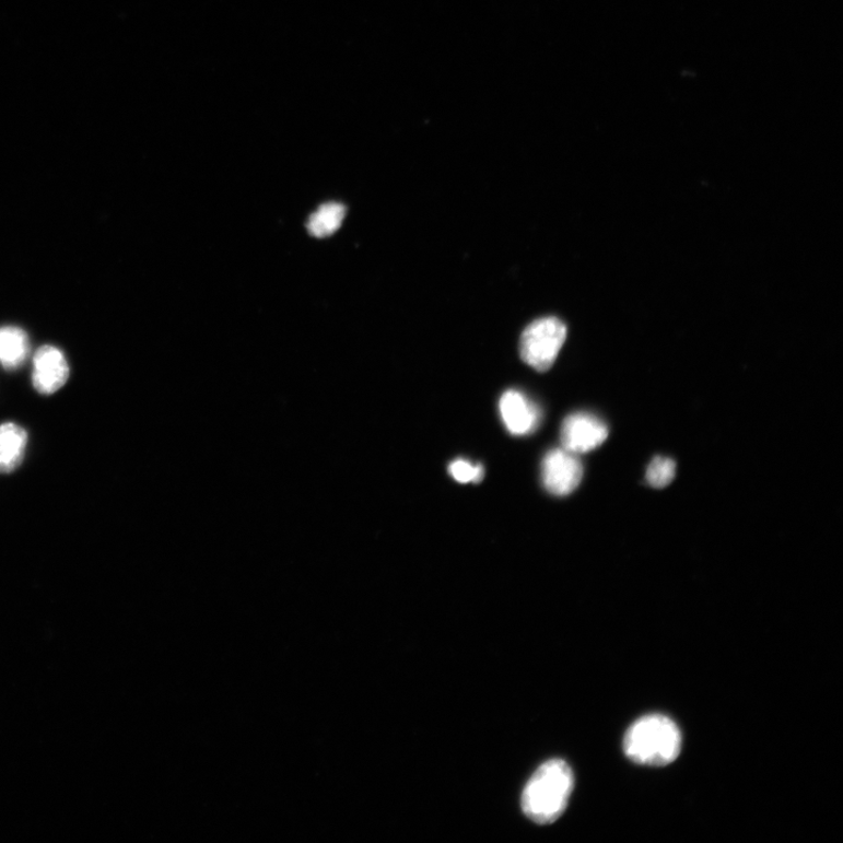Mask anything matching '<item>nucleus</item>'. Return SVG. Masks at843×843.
<instances>
[{
  "label": "nucleus",
  "mask_w": 843,
  "mask_h": 843,
  "mask_svg": "<svg viewBox=\"0 0 843 843\" xmlns=\"http://www.w3.org/2000/svg\"><path fill=\"white\" fill-rule=\"evenodd\" d=\"M584 476L577 455L565 449H555L542 461V483L551 494L564 497L581 485Z\"/></svg>",
  "instance_id": "4"
},
{
  "label": "nucleus",
  "mask_w": 843,
  "mask_h": 843,
  "mask_svg": "<svg viewBox=\"0 0 843 843\" xmlns=\"http://www.w3.org/2000/svg\"><path fill=\"white\" fill-rule=\"evenodd\" d=\"M573 787L574 775L569 764L561 759L549 760L526 784L523 812L539 824L552 823L565 812Z\"/></svg>",
  "instance_id": "1"
},
{
  "label": "nucleus",
  "mask_w": 843,
  "mask_h": 843,
  "mask_svg": "<svg viewBox=\"0 0 843 843\" xmlns=\"http://www.w3.org/2000/svg\"><path fill=\"white\" fill-rule=\"evenodd\" d=\"M70 375L69 361L58 347L42 346L33 356L32 385L40 395L56 394L68 384Z\"/></svg>",
  "instance_id": "5"
},
{
  "label": "nucleus",
  "mask_w": 843,
  "mask_h": 843,
  "mask_svg": "<svg viewBox=\"0 0 843 843\" xmlns=\"http://www.w3.org/2000/svg\"><path fill=\"white\" fill-rule=\"evenodd\" d=\"M31 354V342L20 327H0V366L8 372L22 368Z\"/></svg>",
  "instance_id": "9"
},
{
  "label": "nucleus",
  "mask_w": 843,
  "mask_h": 843,
  "mask_svg": "<svg viewBox=\"0 0 843 843\" xmlns=\"http://www.w3.org/2000/svg\"><path fill=\"white\" fill-rule=\"evenodd\" d=\"M502 419L512 435L534 433L541 421L540 409L517 390L506 391L500 401Z\"/></svg>",
  "instance_id": "7"
},
{
  "label": "nucleus",
  "mask_w": 843,
  "mask_h": 843,
  "mask_svg": "<svg viewBox=\"0 0 843 843\" xmlns=\"http://www.w3.org/2000/svg\"><path fill=\"white\" fill-rule=\"evenodd\" d=\"M27 443V432L20 424L7 422L0 425V473L9 475L20 469Z\"/></svg>",
  "instance_id": "8"
},
{
  "label": "nucleus",
  "mask_w": 843,
  "mask_h": 843,
  "mask_svg": "<svg viewBox=\"0 0 843 843\" xmlns=\"http://www.w3.org/2000/svg\"><path fill=\"white\" fill-rule=\"evenodd\" d=\"M676 475V463L671 458L656 457L647 469V481L653 488L668 487Z\"/></svg>",
  "instance_id": "11"
},
{
  "label": "nucleus",
  "mask_w": 843,
  "mask_h": 843,
  "mask_svg": "<svg viewBox=\"0 0 843 843\" xmlns=\"http://www.w3.org/2000/svg\"><path fill=\"white\" fill-rule=\"evenodd\" d=\"M450 475L461 484L481 483L484 478V468L481 465L473 466L465 459H457L452 463Z\"/></svg>",
  "instance_id": "12"
},
{
  "label": "nucleus",
  "mask_w": 843,
  "mask_h": 843,
  "mask_svg": "<svg viewBox=\"0 0 843 843\" xmlns=\"http://www.w3.org/2000/svg\"><path fill=\"white\" fill-rule=\"evenodd\" d=\"M608 433V426L599 418L577 412L562 424L561 443L570 453L585 454L599 448L607 440Z\"/></svg>",
  "instance_id": "6"
},
{
  "label": "nucleus",
  "mask_w": 843,
  "mask_h": 843,
  "mask_svg": "<svg viewBox=\"0 0 843 843\" xmlns=\"http://www.w3.org/2000/svg\"><path fill=\"white\" fill-rule=\"evenodd\" d=\"M567 338V327L558 318H542L527 326L520 338V355L528 366L548 372Z\"/></svg>",
  "instance_id": "3"
},
{
  "label": "nucleus",
  "mask_w": 843,
  "mask_h": 843,
  "mask_svg": "<svg viewBox=\"0 0 843 843\" xmlns=\"http://www.w3.org/2000/svg\"><path fill=\"white\" fill-rule=\"evenodd\" d=\"M681 750L680 727L664 715H648L637 719L623 739L625 756L639 765H669L679 758Z\"/></svg>",
  "instance_id": "2"
},
{
  "label": "nucleus",
  "mask_w": 843,
  "mask_h": 843,
  "mask_svg": "<svg viewBox=\"0 0 843 843\" xmlns=\"http://www.w3.org/2000/svg\"><path fill=\"white\" fill-rule=\"evenodd\" d=\"M346 214V208L340 203H327L312 214L307 227L309 234L319 238L337 233Z\"/></svg>",
  "instance_id": "10"
}]
</instances>
